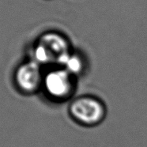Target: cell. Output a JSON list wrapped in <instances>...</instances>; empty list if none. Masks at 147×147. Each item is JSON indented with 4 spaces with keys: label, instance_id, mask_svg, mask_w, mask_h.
Wrapping results in <instances>:
<instances>
[{
    "label": "cell",
    "instance_id": "cell-1",
    "mask_svg": "<svg viewBox=\"0 0 147 147\" xmlns=\"http://www.w3.org/2000/svg\"><path fill=\"white\" fill-rule=\"evenodd\" d=\"M71 51L70 43L62 33L49 31L42 34L32 50V60L41 67L55 65L56 67L64 55Z\"/></svg>",
    "mask_w": 147,
    "mask_h": 147
},
{
    "label": "cell",
    "instance_id": "cell-2",
    "mask_svg": "<svg viewBox=\"0 0 147 147\" xmlns=\"http://www.w3.org/2000/svg\"><path fill=\"white\" fill-rule=\"evenodd\" d=\"M70 115L85 126H95L101 123L106 115L105 107L99 99L90 96H79L69 107Z\"/></svg>",
    "mask_w": 147,
    "mask_h": 147
},
{
    "label": "cell",
    "instance_id": "cell-3",
    "mask_svg": "<svg viewBox=\"0 0 147 147\" xmlns=\"http://www.w3.org/2000/svg\"><path fill=\"white\" fill-rule=\"evenodd\" d=\"M73 75L60 67L51 68L44 74L42 86L48 96L55 100L68 99L74 90Z\"/></svg>",
    "mask_w": 147,
    "mask_h": 147
},
{
    "label": "cell",
    "instance_id": "cell-4",
    "mask_svg": "<svg viewBox=\"0 0 147 147\" xmlns=\"http://www.w3.org/2000/svg\"><path fill=\"white\" fill-rule=\"evenodd\" d=\"M18 86L25 93H33L42 86L44 74L42 67L33 60L21 65L15 75Z\"/></svg>",
    "mask_w": 147,
    "mask_h": 147
},
{
    "label": "cell",
    "instance_id": "cell-5",
    "mask_svg": "<svg viewBox=\"0 0 147 147\" xmlns=\"http://www.w3.org/2000/svg\"><path fill=\"white\" fill-rule=\"evenodd\" d=\"M57 67H60L74 77L79 75L85 69V61L80 55L70 51L62 58Z\"/></svg>",
    "mask_w": 147,
    "mask_h": 147
}]
</instances>
